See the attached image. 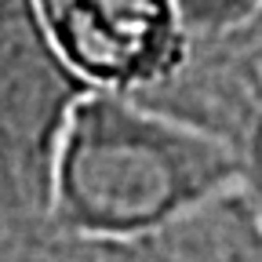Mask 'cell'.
Instances as JSON below:
<instances>
[{"label":"cell","mask_w":262,"mask_h":262,"mask_svg":"<svg viewBox=\"0 0 262 262\" xmlns=\"http://www.w3.org/2000/svg\"><path fill=\"white\" fill-rule=\"evenodd\" d=\"M131 98L211 139L237 186L262 204V8L226 29L189 33L171 70Z\"/></svg>","instance_id":"2"},{"label":"cell","mask_w":262,"mask_h":262,"mask_svg":"<svg viewBox=\"0 0 262 262\" xmlns=\"http://www.w3.org/2000/svg\"><path fill=\"white\" fill-rule=\"evenodd\" d=\"M4 233H15V229H11V226H8L4 219H0V237H4Z\"/></svg>","instance_id":"7"},{"label":"cell","mask_w":262,"mask_h":262,"mask_svg":"<svg viewBox=\"0 0 262 262\" xmlns=\"http://www.w3.org/2000/svg\"><path fill=\"white\" fill-rule=\"evenodd\" d=\"M226 186H237V175L211 139L131 95L84 91L51 153L44 233L139 237Z\"/></svg>","instance_id":"1"},{"label":"cell","mask_w":262,"mask_h":262,"mask_svg":"<svg viewBox=\"0 0 262 262\" xmlns=\"http://www.w3.org/2000/svg\"><path fill=\"white\" fill-rule=\"evenodd\" d=\"M48 48L88 91L135 95L175 66L186 29L171 0H29Z\"/></svg>","instance_id":"3"},{"label":"cell","mask_w":262,"mask_h":262,"mask_svg":"<svg viewBox=\"0 0 262 262\" xmlns=\"http://www.w3.org/2000/svg\"><path fill=\"white\" fill-rule=\"evenodd\" d=\"M171 4L189 37V33H215L248 18L251 11L262 8V0H171Z\"/></svg>","instance_id":"5"},{"label":"cell","mask_w":262,"mask_h":262,"mask_svg":"<svg viewBox=\"0 0 262 262\" xmlns=\"http://www.w3.org/2000/svg\"><path fill=\"white\" fill-rule=\"evenodd\" d=\"M0 262H33V244H26V241H0Z\"/></svg>","instance_id":"6"},{"label":"cell","mask_w":262,"mask_h":262,"mask_svg":"<svg viewBox=\"0 0 262 262\" xmlns=\"http://www.w3.org/2000/svg\"><path fill=\"white\" fill-rule=\"evenodd\" d=\"M33 262H262V204L226 186L149 233L77 241L40 233Z\"/></svg>","instance_id":"4"}]
</instances>
